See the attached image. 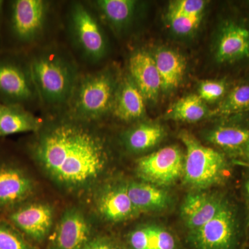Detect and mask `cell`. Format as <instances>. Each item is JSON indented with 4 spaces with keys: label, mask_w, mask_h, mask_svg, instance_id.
I'll return each mask as SVG.
<instances>
[{
    "label": "cell",
    "mask_w": 249,
    "mask_h": 249,
    "mask_svg": "<svg viewBox=\"0 0 249 249\" xmlns=\"http://www.w3.org/2000/svg\"><path fill=\"white\" fill-rule=\"evenodd\" d=\"M157 70L161 80V90L170 92L176 89L186 71V62L184 58L173 49H160L154 54Z\"/></svg>",
    "instance_id": "20"
},
{
    "label": "cell",
    "mask_w": 249,
    "mask_h": 249,
    "mask_svg": "<svg viewBox=\"0 0 249 249\" xmlns=\"http://www.w3.org/2000/svg\"><path fill=\"white\" fill-rule=\"evenodd\" d=\"M180 139L186 149L183 177L185 183L196 189H206L226 181L230 165L221 152L204 146L188 132L182 131Z\"/></svg>",
    "instance_id": "8"
},
{
    "label": "cell",
    "mask_w": 249,
    "mask_h": 249,
    "mask_svg": "<svg viewBox=\"0 0 249 249\" xmlns=\"http://www.w3.org/2000/svg\"><path fill=\"white\" fill-rule=\"evenodd\" d=\"M42 116L18 106L3 105L0 120V138L21 133H35L42 124Z\"/></svg>",
    "instance_id": "19"
},
{
    "label": "cell",
    "mask_w": 249,
    "mask_h": 249,
    "mask_svg": "<svg viewBox=\"0 0 249 249\" xmlns=\"http://www.w3.org/2000/svg\"><path fill=\"white\" fill-rule=\"evenodd\" d=\"M80 249H117L110 242L103 240H96L88 242Z\"/></svg>",
    "instance_id": "31"
},
{
    "label": "cell",
    "mask_w": 249,
    "mask_h": 249,
    "mask_svg": "<svg viewBox=\"0 0 249 249\" xmlns=\"http://www.w3.org/2000/svg\"><path fill=\"white\" fill-rule=\"evenodd\" d=\"M227 90V83L224 80H206L199 86V96L204 101L213 102L224 96Z\"/></svg>",
    "instance_id": "29"
},
{
    "label": "cell",
    "mask_w": 249,
    "mask_h": 249,
    "mask_svg": "<svg viewBox=\"0 0 249 249\" xmlns=\"http://www.w3.org/2000/svg\"><path fill=\"white\" fill-rule=\"evenodd\" d=\"M108 31L121 38L131 31L140 3L135 0H88Z\"/></svg>",
    "instance_id": "12"
},
{
    "label": "cell",
    "mask_w": 249,
    "mask_h": 249,
    "mask_svg": "<svg viewBox=\"0 0 249 249\" xmlns=\"http://www.w3.org/2000/svg\"><path fill=\"white\" fill-rule=\"evenodd\" d=\"M125 73L142 93L145 101H155L161 90V80L153 55L143 49L131 52L126 62Z\"/></svg>",
    "instance_id": "13"
},
{
    "label": "cell",
    "mask_w": 249,
    "mask_h": 249,
    "mask_svg": "<svg viewBox=\"0 0 249 249\" xmlns=\"http://www.w3.org/2000/svg\"><path fill=\"white\" fill-rule=\"evenodd\" d=\"M240 156L242 157V160L245 162L246 164L249 167V143L245 147V149L242 150Z\"/></svg>",
    "instance_id": "33"
},
{
    "label": "cell",
    "mask_w": 249,
    "mask_h": 249,
    "mask_svg": "<svg viewBox=\"0 0 249 249\" xmlns=\"http://www.w3.org/2000/svg\"><path fill=\"white\" fill-rule=\"evenodd\" d=\"M22 235L35 240L45 238L53 223V210L45 204L28 201L1 217Z\"/></svg>",
    "instance_id": "11"
},
{
    "label": "cell",
    "mask_w": 249,
    "mask_h": 249,
    "mask_svg": "<svg viewBox=\"0 0 249 249\" xmlns=\"http://www.w3.org/2000/svg\"><path fill=\"white\" fill-rule=\"evenodd\" d=\"M90 227L81 211L70 209L65 211L55 232L54 243L57 249H80L88 243Z\"/></svg>",
    "instance_id": "16"
},
{
    "label": "cell",
    "mask_w": 249,
    "mask_h": 249,
    "mask_svg": "<svg viewBox=\"0 0 249 249\" xmlns=\"http://www.w3.org/2000/svg\"><path fill=\"white\" fill-rule=\"evenodd\" d=\"M239 206L227 200L215 217L191 231L195 249H240L245 229Z\"/></svg>",
    "instance_id": "9"
},
{
    "label": "cell",
    "mask_w": 249,
    "mask_h": 249,
    "mask_svg": "<svg viewBox=\"0 0 249 249\" xmlns=\"http://www.w3.org/2000/svg\"><path fill=\"white\" fill-rule=\"evenodd\" d=\"M208 114L204 101L198 95L190 94L177 101L167 112V117L181 122L195 123Z\"/></svg>",
    "instance_id": "24"
},
{
    "label": "cell",
    "mask_w": 249,
    "mask_h": 249,
    "mask_svg": "<svg viewBox=\"0 0 249 249\" xmlns=\"http://www.w3.org/2000/svg\"><path fill=\"white\" fill-rule=\"evenodd\" d=\"M123 72L111 62L82 71L63 114L78 120L103 124L110 112Z\"/></svg>",
    "instance_id": "5"
},
{
    "label": "cell",
    "mask_w": 249,
    "mask_h": 249,
    "mask_svg": "<svg viewBox=\"0 0 249 249\" xmlns=\"http://www.w3.org/2000/svg\"><path fill=\"white\" fill-rule=\"evenodd\" d=\"M145 115V98L124 71L118 85L107 119H113L123 124H136Z\"/></svg>",
    "instance_id": "14"
},
{
    "label": "cell",
    "mask_w": 249,
    "mask_h": 249,
    "mask_svg": "<svg viewBox=\"0 0 249 249\" xmlns=\"http://www.w3.org/2000/svg\"><path fill=\"white\" fill-rule=\"evenodd\" d=\"M61 40L83 71L96 70L109 63L111 43L108 30L88 0L64 1Z\"/></svg>",
    "instance_id": "4"
},
{
    "label": "cell",
    "mask_w": 249,
    "mask_h": 249,
    "mask_svg": "<svg viewBox=\"0 0 249 249\" xmlns=\"http://www.w3.org/2000/svg\"><path fill=\"white\" fill-rule=\"evenodd\" d=\"M5 7H6V0H0V31L4 22Z\"/></svg>",
    "instance_id": "32"
},
{
    "label": "cell",
    "mask_w": 249,
    "mask_h": 249,
    "mask_svg": "<svg viewBox=\"0 0 249 249\" xmlns=\"http://www.w3.org/2000/svg\"><path fill=\"white\" fill-rule=\"evenodd\" d=\"M164 136V130L158 124L136 123L123 134L121 139L126 150L132 153H142L155 146Z\"/></svg>",
    "instance_id": "22"
},
{
    "label": "cell",
    "mask_w": 249,
    "mask_h": 249,
    "mask_svg": "<svg viewBox=\"0 0 249 249\" xmlns=\"http://www.w3.org/2000/svg\"><path fill=\"white\" fill-rule=\"evenodd\" d=\"M245 191L246 196L248 197L249 200V178L245 181Z\"/></svg>",
    "instance_id": "34"
},
{
    "label": "cell",
    "mask_w": 249,
    "mask_h": 249,
    "mask_svg": "<svg viewBox=\"0 0 249 249\" xmlns=\"http://www.w3.org/2000/svg\"><path fill=\"white\" fill-rule=\"evenodd\" d=\"M127 193L139 212H152L164 209L170 203V196L160 187L147 182H130Z\"/></svg>",
    "instance_id": "21"
},
{
    "label": "cell",
    "mask_w": 249,
    "mask_h": 249,
    "mask_svg": "<svg viewBox=\"0 0 249 249\" xmlns=\"http://www.w3.org/2000/svg\"><path fill=\"white\" fill-rule=\"evenodd\" d=\"M249 57V29L228 23L221 31L216 49L218 62H233Z\"/></svg>",
    "instance_id": "18"
},
{
    "label": "cell",
    "mask_w": 249,
    "mask_h": 249,
    "mask_svg": "<svg viewBox=\"0 0 249 249\" xmlns=\"http://www.w3.org/2000/svg\"><path fill=\"white\" fill-rule=\"evenodd\" d=\"M97 207L101 216L112 222L127 220L139 213L129 197L127 184L105 189L98 196Z\"/></svg>",
    "instance_id": "17"
},
{
    "label": "cell",
    "mask_w": 249,
    "mask_h": 249,
    "mask_svg": "<svg viewBox=\"0 0 249 249\" xmlns=\"http://www.w3.org/2000/svg\"><path fill=\"white\" fill-rule=\"evenodd\" d=\"M156 231H157V249H176V240L170 232L157 226Z\"/></svg>",
    "instance_id": "30"
},
{
    "label": "cell",
    "mask_w": 249,
    "mask_h": 249,
    "mask_svg": "<svg viewBox=\"0 0 249 249\" xmlns=\"http://www.w3.org/2000/svg\"><path fill=\"white\" fill-rule=\"evenodd\" d=\"M228 199L222 196L195 193L188 195L181 207V215L191 231L196 230L215 217Z\"/></svg>",
    "instance_id": "15"
},
{
    "label": "cell",
    "mask_w": 249,
    "mask_h": 249,
    "mask_svg": "<svg viewBox=\"0 0 249 249\" xmlns=\"http://www.w3.org/2000/svg\"><path fill=\"white\" fill-rule=\"evenodd\" d=\"M0 103L40 111L27 54L0 51Z\"/></svg>",
    "instance_id": "7"
},
{
    "label": "cell",
    "mask_w": 249,
    "mask_h": 249,
    "mask_svg": "<svg viewBox=\"0 0 249 249\" xmlns=\"http://www.w3.org/2000/svg\"><path fill=\"white\" fill-rule=\"evenodd\" d=\"M208 139L226 151L240 155L249 143V129L237 125L219 126L210 132Z\"/></svg>",
    "instance_id": "23"
},
{
    "label": "cell",
    "mask_w": 249,
    "mask_h": 249,
    "mask_svg": "<svg viewBox=\"0 0 249 249\" xmlns=\"http://www.w3.org/2000/svg\"><path fill=\"white\" fill-rule=\"evenodd\" d=\"M3 105L0 103V120H1V112H2Z\"/></svg>",
    "instance_id": "35"
},
{
    "label": "cell",
    "mask_w": 249,
    "mask_h": 249,
    "mask_svg": "<svg viewBox=\"0 0 249 249\" xmlns=\"http://www.w3.org/2000/svg\"><path fill=\"white\" fill-rule=\"evenodd\" d=\"M202 16H184L167 14L172 30L178 36H188L194 32L201 20Z\"/></svg>",
    "instance_id": "27"
},
{
    "label": "cell",
    "mask_w": 249,
    "mask_h": 249,
    "mask_svg": "<svg viewBox=\"0 0 249 249\" xmlns=\"http://www.w3.org/2000/svg\"><path fill=\"white\" fill-rule=\"evenodd\" d=\"M24 156L18 144L0 139V217L29 201L35 192Z\"/></svg>",
    "instance_id": "6"
},
{
    "label": "cell",
    "mask_w": 249,
    "mask_h": 249,
    "mask_svg": "<svg viewBox=\"0 0 249 249\" xmlns=\"http://www.w3.org/2000/svg\"><path fill=\"white\" fill-rule=\"evenodd\" d=\"M40 102L41 116L63 114L83 71L61 40L27 53Z\"/></svg>",
    "instance_id": "3"
},
{
    "label": "cell",
    "mask_w": 249,
    "mask_h": 249,
    "mask_svg": "<svg viewBox=\"0 0 249 249\" xmlns=\"http://www.w3.org/2000/svg\"><path fill=\"white\" fill-rule=\"evenodd\" d=\"M203 0H178L172 1L167 14L184 16H202L206 6Z\"/></svg>",
    "instance_id": "28"
},
{
    "label": "cell",
    "mask_w": 249,
    "mask_h": 249,
    "mask_svg": "<svg viewBox=\"0 0 249 249\" xmlns=\"http://www.w3.org/2000/svg\"><path fill=\"white\" fill-rule=\"evenodd\" d=\"M64 1L6 0L0 51L29 53L61 40Z\"/></svg>",
    "instance_id": "2"
},
{
    "label": "cell",
    "mask_w": 249,
    "mask_h": 249,
    "mask_svg": "<svg viewBox=\"0 0 249 249\" xmlns=\"http://www.w3.org/2000/svg\"><path fill=\"white\" fill-rule=\"evenodd\" d=\"M0 249H32L10 223L0 217Z\"/></svg>",
    "instance_id": "26"
},
{
    "label": "cell",
    "mask_w": 249,
    "mask_h": 249,
    "mask_svg": "<svg viewBox=\"0 0 249 249\" xmlns=\"http://www.w3.org/2000/svg\"><path fill=\"white\" fill-rule=\"evenodd\" d=\"M42 118L40 129L18 142L23 152L66 189L76 191L96 182L111 153L103 124L65 114Z\"/></svg>",
    "instance_id": "1"
},
{
    "label": "cell",
    "mask_w": 249,
    "mask_h": 249,
    "mask_svg": "<svg viewBox=\"0 0 249 249\" xmlns=\"http://www.w3.org/2000/svg\"><path fill=\"white\" fill-rule=\"evenodd\" d=\"M184 160L181 149L170 145L141 158L137 173L145 182L159 187L170 186L183 177Z\"/></svg>",
    "instance_id": "10"
},
{
    "label": "cell",
    "mask_w": 249,
    "mask_h": 249,
    "mask_svg": "<svg viewBox=\"0 0 249 249\" xmlns=\"http://www.w3.org/2000/svg\"><path fill=\"white\" fill-rule=\"evenodd\" d=\"M249 110V85H237L219 103L214 115H230Z\"/></svg>",
    "instance_id": "25"
}]
</instances>
